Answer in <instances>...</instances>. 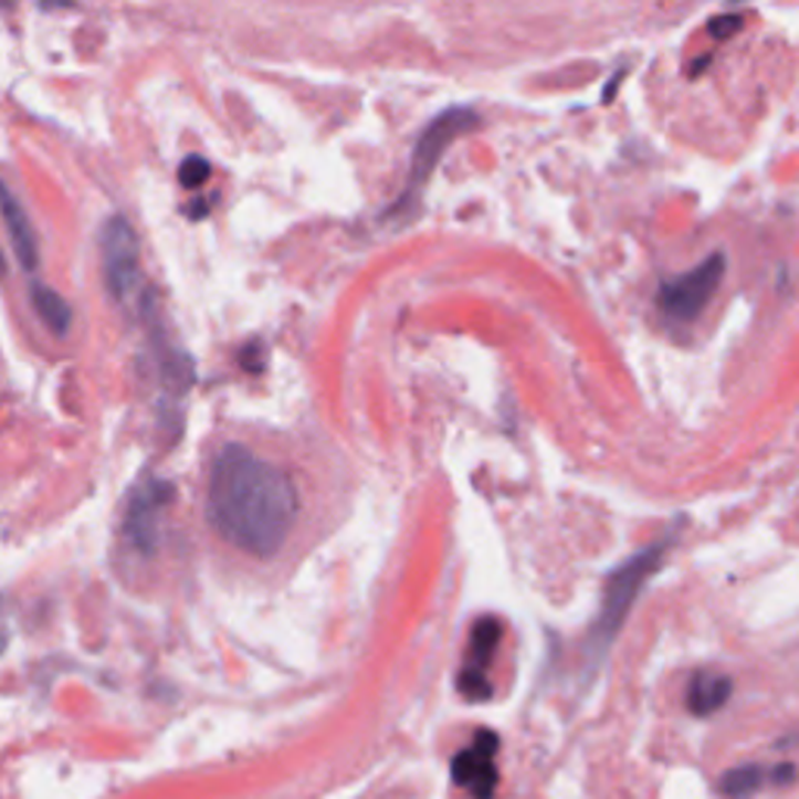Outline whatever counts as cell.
<instances>
[{
    "label": "cell",
    "mask_w": 799,
    "mask_h": 799,
    "mask_svg": "<svg viewBox=\"0 0 799 799\" xmlns=\"http://www.w3.org/2000/svg\"><path fill=\"white\" fill-rule=\"evenodd\" d=\"M475 128H479V113L472 107H450L425 125V132L419 135V141L412 147L407 188H403V195L393 200L391 215H403L409 203H416V197L422 195L431 172L438 169V162L444 160L450 144H456L462 135H469Z\"/></svg>",
    "instance_id": "obj_3"
},
{
    "label": "cell",
    "mask_w": 799,
    "mask_h": 799,
    "mask_svg": "<svg viewBox=\"0 0 799 799\" xmlns=\"http://www.w3.org/2000/svg\"><path fill=\"white\" fill-rule=\"evenodd\" d=\"M730 696V677L718 675V672H700L691 681V691H687V706L693 715H712L718 712Z\"/></svg>",
    "instance_id": "obj_10"
},
{
    "label": "cell",
    "mask_w": 799,
    "mask_h": 799,
    "mask_svg": "<svg viewBox=\"0 0 799 799\" xmlns=\"http://www.w3.org/2000/svg\"><path fill=\"white\" fill-rule=\"evenodd\" d=\"M210 178V162L203 160L200 154H191V157H185L181 166H178V181L185 185V188H200L203 181Z\"/></svg>",
    "instance_id": "obj_13"
},
{
    "label": "cell",
    "mask_w": 799,
    "mask_h": 799,
    "mask_svg": "<svg viewBox=\"0 0 799 799\" xmlns=\"http://www.w3.org/2000/svg\"><path fill=\"white\" fill-rule=\"evenodd\" d=\"M672 544H675V537H662L656 544H650V547L634 553L631 559H624L622 566L606 578L600 616H597V622L590 628V640H587V646H590L593 656L606 653V646L622 631L631 606H634V600L640 597V590L650 585V578L656 575L659 566L665 563Z\"/></svg>",
    "instance_id": "obj_2"
},
{
    "label": "cell",
    "mask_w": 799,
    "mask_h": 799,
    "mask_svg": "<svg viewBox=\"0 0 799 799\" xmlns=\"http://www.w3.org/2000/svg\"><path fill=\"white\" fill-rule=\"evenodd\" d=\"M29 294H32V306H35L38 319L44 322L54 335H66L72 325V306L63 301V294L51 285H41V282H35Z\"/></svg>",
    "instance_id": "obj_11"
},
{
    "label": "cell",
    "mask_w": 799,
    "mask_h": 799,
    "mask_svg": "<svg viewBox=\"0 0 799 799\" xmlns=\"http://www.w3.org/2000/svg\"><path fill=\"white\" fill-rule=\"evenodd\" d=\"M497 749L500 737L494 730H479L475 740L465 746L462 753H456L453 759V781L462 787L469 797L475 799H491L497 790Z\"/></svg>",
    "instance_id": "obj_7"
},
{
    "label": "cell",
    "mask_w": 799,
    "mask_h": 799,
    "mask_svg": "<svg viewBox=\"0 0 799 799\" xmlns=\"http://www.w3.org/2000/svg\"><path fill=\"white\" fill-rule=\"evenodd\" d=\"M3 269H7V260H3V253H0V275H3Z\"/></svg>",
    "instance_id": "obj_15"
},
{
    "label": "cell",
    "mask_w": 799,
    "mask_h": 799,
    "mask_svg": "<svg viewBox=\"0 0 799 799\" xmlns=\"http://www.w3.org/2000/svg\"><path fill=\"white\" fill-rule=\"evenodd\" d=\"M207 513L222 540L256 559H272L301 515V494L285 469L244 444L215 453L207 487Z\"/></svg>",
    "instance_id": "obj_1"
},
{
    "label": "cell",
    "mask_w": 799,
    "mask_h": 799,
    "mask_svg": "<svg viewBox=\"0 0 799 799\" xmlns=\"http://www.w3.org/2000/svg\"><path fill=\"white\" fill-rule=\"evenodd\" d=\"M763 768H756V765H744V768H734L725 775V781H722V790L728 793V797H749L759 781H763Z\"/></svg>",
    "instance_id": "obj_12"
},
{
    "label": "cell",
    "mask_w": 799,
    "mask_h": 799,
    "mask_svg": "<svg viewBox=\"0 0 799 799\" xmlns=\"http://www.w3.org/2000/svg\"><path fill=\"white\" fill-rule=\"evenodd\" d=\"M101 266L107 291L119 303H132L141 291V248L125 215H109L101 229Z\"/></svg>",
    "instance_id": "obj_4"
},
{
    "label": "cell",
    "mask_w": 799,
    "mask_h": 799,
    "mask_svg": "<svg viewBox=\"0 0 799 799\" xmlns=\"http://www.w3.org/2000/svg\"><path fill=\"white\" fill-rule=\"evenodd\" d=\"M500 638H503V628H500L497 619H479L472 634H469V650H465V662H462L460 672V691L462 696L469 700H487L494 687H491V677H487V669L491 662L497 656Z\"/></svg>",
    "instance_id": "obj_8"
},
{
    "label": "cell",
    "mask_w": 799,
    "mask_h": 799,
    "mask_svg": "<svg viewBox=\"0 0 799 799\" xmlns=\"http://www.w3.org/2000/svg\"><path fill=\"white\" fill-rule=\"evenodd\" d=\"M0 215H3L7 234L13 241V256L19 260V266L25 272H35L38 263H41V253H38V234L35 225H32V215L3 181H0Z\"/></svg>",
    "instance_id": "obj_9"
},
{
    "label": "cell",
    "mask_w": 799,
    "mask_h": 799,
    "mask_svg": "<svg viewBox=\"0 0 799 799\" xmlns=\"http://www.w3.org/2000/svg\"><path fill=\"white\" fill-rule=\"evenodd\" d=\"M7 646V631H0V650Z\"/></svg>",
    "instance_id": "obj_14"
},
{
    "label": "cell",
    "mask_w": 799,
    "mask_h": 799,
    "mask_svg": "<svg viewBox=\"0 0 799 799\" xmlns=\"http://www.w3.org/2000/svg\"><path fill=\"white\" fill-rule=\"evenodd\" d=\"M176 500V487L162 479H144L135 484V491L128 494L123 518V534L132 550L150 553L160 547V525L162 513L169 509V503Z\"/></svg>",
    "instance_id": "obj_6"
},
{
    "label": "cell",
    "mask_w": 799,
    "mask_h": 799,
    "mask_svg": "<svg viewBox=\"0 0 799 799\" xmlns=\"http://www.w3.org/2000/svg\"><path fill=\"white\" fill-rule=\"evenodd\" d=\"M728 272V256L725 253H709L700 266L687 269L684 275L669 278L659 285V306L672 322H693L709 306L715 291L725 282Z\"/></svg>",
    "instance_id": "obj_5"
}]
</instances>
